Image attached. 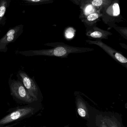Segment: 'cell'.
<instances>
[{"instance_id":"6","label":"cell","mask_w":127,"mask_h":127,"mask_svg":"<svg viewBox=\"0 0 127 127\" xmlns=\"http://www.w3.org/2000/svg\"><path fill=\"white\" fill-rule=\"evenodd\" d=\"M19 75L21 78L24 86L31 96L35 101L38 99V87L33 80L24 72H19Z\"/></svg>"},{"instance_id":"8","label":"cell","mask_w":127,"mask_h":127,"mask_svg":"<svg viewBox=\"0 0 127 127\" xmlns=\"http://www.w3.org/2000/svg\"><path fill=\"white\" fill-rule=\"evenodd\" d=\"M21 25L16 26L8 31L7 33L0 39V50H3L9 43L12 41L18 35L19 32L22 30Z\"/></svg>"},{"instance_id":"18","label":"cell","mask_w":127,"mask_h":127,"mask_svg":"<svg viewBox=\"0 0 127 127\" xmlns=\"http://www.w3.org/2000/svg\"><path fill=\"white\" fill-rule=\"evenodd\" d=\"M100 127H109L108 125L106 124V122L103 121L102 122Z\"/></svg>"},{"instance_id":"20","label":"cell","mask_w":127,"mask_h":127,"mask_svg":"<svg viewBox=\"0 0 127 127\" xmlns=\"http://www.w3.org/2000/svg\"><path fill=\"white\" fill-rule=\"evenodd\" d=\"M17 124H15L12 125H9V126H6V127H13V126H14V125H16Z\"/></svg>"},{"instance_id":"10","label":"cell","mask_w":127,"mask_h":127,"mask_svg":"<svg viewBox=\"0 0 127 127\" xmlns=\"http://www.w3.org/2000/svg\"><path fill=\"white\" fill-rule=\"evenodd\" d=\"M100 17V14L98 13H93L89 14L83 20V21L86 28L90 27L96 25L95 23L97 21Z\"/></svg>"},{"instance_id":"7","label":"cell","mask_w":127,"mask_h":127,"mask_svg":"<svg viewBox=\"0 0 127 127\" xmlns=\"http://www.w3.org/2000/svg\"><path fill=\"white\" fill-rule=\"evenodd\" d=\"M112 33L107 31L104 30L94 25L86 28L85 35L89 38L94 41H101L103 39H107L109 36Z\"/></svg>"},{"instance_id":"3","label":"cell","mask_w":127,"mask_h":127,"mask_svg":"<svg viewBox=\"0 0 127 127\" xmlns=\"http://www.w3.org/2000/svg\"><path fill=\"white\" fill-rule=\"evenodd\" d=\"M10 88L12 95L18 99L28 103L35 101L20 81H13L10 85Z\"/></svg>"},{"instance_id":"9","label":"cell","mask_w":127,"mask_h":127,"mask_svg":"<svg viewBox=\"0 0 127 127\" xmlns=\"http://www.w3.org/2000/svg\"><path fill=\"white\" fill-rule=\"evenodd\" d=\"M76 98V105L78 113L80 116L85 118L88 114L86 104L80 94V92H75L74 93Z\"/></svg>"},{"instance_id":"16","label":"cell","mask_w":127,"mask_h":127,"mask_svg":"<svg viewBox=\"0 0 127 127\" xmlns=\"http://www.w3.org/2000/svg\"><path fill=\"white\" fill-rule=\"evenodd\" d=\"M103 0H92L91 3L94 6L100 7L103 4Z\"/></svg>"},{"instance_id":"5","label":"cell","mask_w":127,"mask_h":127,"mask_svg":"<svg viewBox=\"0 0 127 127\" xmlns=\"http://www.w3.org/2000/svg\"><path fill=\"white\" fill-rule=\"evenodd\" d=\"M112 12H110L107 10L106 11V16L103 17V21L111 28L116 27V22L121 21L120 15V9L119 4L115 2L110 7Z\"/></svg>"},{"instance_id":"4","label":"cell","mask_w":127,"mask_h":127,"mask_svg":"<svg viewBox=\"0 0 127 127\" xmlns=\"http://www.w3.org/2000/svg\"><path fill=\"white\" fill-rule=\"evenodd\" d=\"M34 110V108L31 107H26L18 109L1 119L0 125H5L26 117L32 114Z\"/></svg>"},{"instance_id":"15","label":"cell","mask_w":127,"mask_h":127,"mask_svg":"<svg viewBox=\"0 0 127 127\" xmlns=\"http://www.w3.org/2000/svg\"><path fill=\"white\" fill-rule=\"evenodd\" d=\"M74 35V31L73 28H70L67 29L65 32V36L67 39H70L73 38Z\"/></svg>"},{"instance_id":"19","label":"cell","mask_w":127,"mask_h":127,"mask_svg":"<svg viewBox=\"0 0 127 127\" xmlns=\"http://www.w3.org/2000/svg\"><path fill=\"white\" fill-rule=\"evenodd\" d=\"M119 44L121 45V46L123 48H125V49L127 50V45L124 44V43H119Z\"/></svg>"},{"instance_id":"1","label":"cell","mask_w":127,"mask_h":127,"mask_svg":"<svg viewBox=\"0 0 127 127\" xmlns=\"http://www.w3.org/2000/svg\"><path fill=\"white\" fill-rule=\"evenodd\" d=\"M46 45L53 48L47 50L31 51L26 53H30L28 56H42L55 57L60 58H66L71 54L81 53L93 51L94 49L89 48L79 47L70 46L63 42L48 43Z\"/></svg>"},{"instance_id":"13","label":"cell","mask_w":127,"mask_h":127,"mask_svg":"<svg viewBox=\"0 0 127 127\" xmlns=\"http://www.w3.org/2000/svg\"><path fill=\"white\" fill-rule=\"evenodd\" d=\"M25 3L32 5H37L48 3L50 0H20Z\"/></svg>"},{"instance_id":"17","label":"cell","mask_w":127,"mask_h":127,"mask_svg":"<svg viewBox=\"0 0 127 127\" xmlns=\"http://www.w3.org/2000/svg\"><path fill=\"white\" fill-rule=\"evenodd\" d=\"M93 10H94V8L91 5H88L86 7L85 9V13L86 15H88V14L89 15L90 13L93 12Z\"/></svg>"},{"instance_id":"2","label":"cell","mask_w":127,"mask_h":127,"mask_svg":"<svg viewBox=\"0 0 127 127\" xmlns=\"http://www.w3.org/2000/svg\"><path fill=\"white\" fill-rule=\"evenodd\" d=\"M85 42L89 44L95 45L100 47L115 61L127 68V59L120 51L116 50L101 41H94L88 39L86 40Z\"/></svg>"},{"instance_id":"11","label":"cell","mask_w":127,"mask_h":127,"mask_svg":"<svg viewBox=\"0 0 127 127\" xmlns=\"http://www.w3.org/2000/svg\"><path fill=\"white\" fill-rule=\"evenodd\" d=\"M9 0H0V22L5 15L9 4Z\"/></svg>"},{"instance_id":"12","label":"cell","mask_w":127,"mask_h":127,"mask_svg":"<svg viewBox=\"0 0 127 127\" xmlns=\"http://www.w3.org/2000/svg\"><path fill=\"white\" fill-rule=\"evenodd\" d=\"M103 121L109 127H120L117 121L112 118L105 117Z\"/></svg>"},{"instance_id":"14","label":"cell","mask_w":127,"mask_h":127,"mask_svg":"<svg viewBox=\"0 0 127 127\" xmlns=\"http://www.w3.org/2000/svg\"><path fill=\"white\" fill-rule=\"evenodd\" d=\"M114 29L118 32L124 38L127 40V28L121 27H115Z\"/></svg>"}]
</instances>
